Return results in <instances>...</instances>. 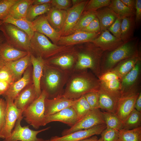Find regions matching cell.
Here are the masks:
<instances>
[{
    "mask_svg": "<svg viewBox=\"0 0 141 141\" xmlns=\"http://www.w3.org/2000/svg\"><path fill=\"white\" fill-rule=\"evenodd\" d=\"M86 69L75 71L69 76L62 95L72 99L78 98L86 93L98 91L101 86L98 78Z\"/></svg>",
    "mask_w": 141,
    "mask_h": 141,
    "instance_id": "6da1fadb",
    "label": "cell"
},
{
    "mask_svg": "<svg viewBox=\"0 0 141 141\" xmlns=\"http://www.w3.org/2000/svg\"><path fill=\"white\" fill-rule=\"evenodd\" d=\"M74 49L77 62L74 72L90 69L98 78L101 75L100 64L104 51L91 42L75 45Z\"/></svg>",
    "mask_w": 141,
    "mask_h": 141,
    "instance_id": "7a4b0ae2",
    "label": "cell"
},
{
    "mask_svg": "<svg viewBox=\"0 0 141 141\" xmlns=\"http://www.w3.org/2000/svg\"><path fill=\"white\" fill-rule=\"evenodd\" d=\"M140 54L141 46L137 37H134L113 50L104 51L100 64L101 75L111 70L124 60Z\"/></svg>",
    "mask_w": 141,
    "mask_h": 141,
    "instance_id": "3957f363",
    "label": "cell"
},
{
    "mask_svg": "<svg viewBox=\"0 0 141 141\" xmlns=\"http://www.w3.org/2000/svg\"><path fill=\"white\" fill-rule=\"evenodd\" d=\"M69 76L63 71L45 62L40 81L42 91L46 92L47 98L50 99L63 95Z\"/></svg>",
    "mask_w": 141,
    "mask_h": 141,
    "instance_id": "277c9868",
    "label": "cell"
},
{
    "mask_svg": "<svg viewBox=\"0 0 141 141\" xmlns=\"http://www.w3.org/2000/svg\"><path fill=\"white\" fill-rule=\"evenodd\" d=\"M31 54L44 60L73 48V46H61L52 43L45 36L35 31L30 40Z\"/></svg>",
    "mask_w": 141,
    "mask_h": 141,
    "instance_id": "5b68a950",
    "label": "cell"
},
{
    "mask_svg": "<svg viewBox=\"0 0 141 141\" xmlns=\"http://www.w3.org/2000/svg\"><path fill=\"white\" fill-rule=\"evenodd\" d=\"M0 31L9 44L17 49L31 53L30 39L25 32L12 24L4 22L0 26Z\"/></svg>",
    "mask_w": 141,
    "mask_h": 141,
    "instance_id": "8992f818",
    "label": "cell"
},
{
    "mask_svg": "<svg viewBox=\"0 0 141 141\" xmlns=\"http://www.w3.org/2000/svg\"><path fill=\"white\" fill-rule=\"evenodd\" d=\"M46 98H48L47 94L42 90L39 96L22 112L26 122L36 129L45 126L44 103Z\"/></svg>",
    "mask_w": 141,
    "mask_h": 141,
    "instance_id": "52a82bcc",
    "label": "cell"
},
{
    "mask_svg": "<svg viewBox=\"0 0 141 141\" xmlns=\"http://www.w3.org/2000/svg\"><path fill=\"white\" fill-rule=\"evenodd\" d=\"M141 88V59L133 68L121 79V96L139 94Z\"/></svg>",
    "mask_w": 141,
    "mask_h": 141,
    "instance_id": "ba28073f",
    "label": "cell"
},
{
    "mask_svg": "<svg viewBox=\"0 0 141 141\" xmlns=\"http://www.w3.org/2000/svg\"><path fill=\"white\" fill-rule=\"evenodd\" d=\"M104 124L105 123L102 112L99 109H92L78 120L73 126L64 130L61 134L62 136H64L77 131L88 129Z\"/></svg>",
    "mask_w": 141,
    "mask_h": 141,
    "instance_id": "9c48e42d",
    "label": "cell"
},
{
    "mask_svg": "<svg viewBox=\"0 0 141 141\" xmlns=\"http://www.w3.org/2000/svg\"><path fill=\"white\" fill-rule=\"evenodd\" d=\"M44 61L47 64L56 67L70 75L73 72L77 62L74 46Z\"/></svg>",
    "mask_w": 141,
    "mask_h": 141,
    "instance_id": "30bf717a",
    "label": "cell"
},
{
    "mask_svg": "<svg viewBox=\"0 0 141 141\" xmlns=\"http://www.w3.org/2000/svg\"><path fill=\"white\" fill-rule=\"evenodd\" d=\"M23 118L22 116L17 120L10 136L4 139L3 141H44L42 138H38L37 135L48 130L50 127L39 130H33L29 128V125L21 126V122Z\"/></svg>",
    "mask_w": 141,
    "mask_h": 141,
    "instance_id": "8fae6325",
    "label": "cell"
},
{
    "mask_svg": "<svg viewBox=\"0 0 141 141\" xmlns=\"http://www.w3.org/2000/svg\"><path fill=\"white\" fill-rule=\"evenodd\" d=\"M5 100L7 106L4 123L0 131V138L3 139L10 136L16 121L22 116L23 112L16 107L13 101L8 98L6 99Z\"/></svg>",
    "mask_w": 141,
    "mask_h": 141,
    "instance_id": "7c38bea8",
    "label": "cell"
},
{
    "mask_svg": "<svg viewBox=\"0 0 141 141\" xmlns=\"http://www.w3.org/2000/svg\"><path fill=\"white\" fill-rule=\"evenodd\" d=\"M89 1L83 0L79 3L73 5L66 10L65 21L61 32V36H67L73 33V29Z\"/></svg>",
    "mask_w": 141,
    "mask_h": 141,
    "instance_id": "4fadbf2b",
    "label": "cell"
},
{
    "mask_svg": "<svg viewBox=\"0 0 141 141\" xmlns=\"http://www.w3.org/2000/svg\"><path fill=\"white\" fill-rule=\"evenodd\" d=\"M106 128L105 124H100L88 129L77 131L62 137L53 136L50 140V141H78L94 135L101 134Z\"/></svg>",
    "mask_w": 141,
    "mask_h": 141,
    "instance_id": "5bb4252c",
    "label": "cell"
},
{
    "mask_svg": "<svg viewBox=\"0 0 141 141\" xmlns=\"http://www.w3.org/2000/svg\"><path fill=\"white\" fill-rule=\"evenodd\" d=\"M98 92L99 96L98 108L115 114L118 101L121 96V92L111 91L101 86Z\"/></svg>",
    "mask_w": 141,
    "mask_h": 141,
    "instance_id": "9a60e30c",
    "label": "cell"
},
{
    "mask_svg": "<svg viewBox=\"0 0 141 141\" xmlns=\"http://www.w3.org/2000/svg\"><path fill=\"white\" fill-rule=\"evenodd\" d=\"M32 23L35 32L44 34L50 39L53 43L57 45L61 36V33L52 27L48 22L45 15L38 16Z\"/></svg>",
    "mask_w": 141,
    "mask_h": 141,
    "instance_id": "2e32d148",
    "label": "cell"
},
{
    "mask_svg": "<svg viewBox=\"0 0 141 141\" xmlns=\"http://www.w3.org/2000/svg\"><path fill=\"white\" fill-rule=\"evenodd\" d=\"M101 32L90 33L81 30L60 38L57 45L61 46H73L82 43L91 42L98 37Z\"/></svg>",
    "mask_w": 141,
    "mask_h": 141,
    "instance_id": "e0dca14e",
    "label": "cell"
},
{
    "mask_svg": "<svg viewBox=\"0 0 141 141\" xmlns=\"http://www.w3.org/2000/svg\"><path fill=\"white\" fill-rule=\"evenodd\" d=\"M91 42L104 51L113 50L125 43L120 38L111 34L107 30L102 31L98 37Z\"/></svg>",
    "mask_w": 141,
    "mask_h": 141,
    "instance_id": "ac0fdd59",
    "label": "cell"
},
{
    "mask_svg": "<svg viewBox=\"0 0 141 141\" xmlns=\"http://www.w3.org/2000/svg\"><path fill=\"white\" fill-rule=\"evenodd\" d=\"M29 66L26 70L22 77L11 84L7 91L2 95L5 99L8 98L14 101L16 97L23 89L32 83V75Z\"/></svg>",
    "mask_w": 141,
    "mask_h": 141,
    "instance_id": "d6986e66",
    "label": "cell"
},
{
    "mask_svg": "<svg viewBox=\"0 0 141 141\" xmlns=\"http://www.w3.org/2000/svg\"><path fill=\"white\" fill-rule=\"evenodd\" d=\"M139 94L121 96L115 114L122 123L135 109V102Z\"/></svg>",
    "mask_w": 141,
    "mask_h": 141,
    "instance_id": "ffe728a7",
    "label": "cell"
},
{
    "mask_svg": "<svg viewBox=\"0 0 141 141\" xmlns=\"http://www.w3.org/2000/svg\"><path fill=\"white\" fill-rule=\"evenodd\" d=\"M74 100L67 98L62 95L52 99L46 98L44 103L45 115L54 114L66 108L71 107Z\"/></svg>",
    "mask_w": 141,
    "mask_h": 141,
    "instance_id": "44dd1931",
    "label": "cell"
},
{
    "mask_svg": "<svg viewBox=\"0 0 141 141\" xmlns=\"http://www.w3.org/2000/svg\"><path fill=\"white\" fill-rule=\"evenodd\" d=\"M76 113L71 107L64 109L54 114L45 116V125L52 122L59 121L67 125L70 127L78 120Z\"/></svg>",
    "mask_w": 141,
    "mask_h": 141,
    "instance_id": "7402d4cb",
    "label": "cell"
},
{
    "mask_svg": "<svg viewBox=\"0 0 141 141\" xmlns=\"http://www.w3.org/2000/svg\"><path fill=\"white\" fill-rule=\"evenodd\" d=\"M37 98L32 83L26 86L19 93L14 99V102L18 108L23 111Z\"/></svg>",
    "mask_w": 141,
    "mask_h": 141,
    "instance_id": "603a6c76",
    "label": "cell"
},
{
    "mask_svg": "<svg viewBox=\"0 0 141 141\" xmlns=\"http://www.w3.org/2000/svg\"><path fill=\"white\" fill-rule=\"evenodd\" d=\"M31 64L33 66L32 73L33 83L38 98L42 92L40 81L43 74L44 60L40 57L36 56L32 54H31Z\"/></svg>",
    "mask_w": 141,
    "mask_h": 141,
    "instance_id": "cb8c5ba5",
    "label": "cell"
},
{
    "mask_svg": "<svg viewBox=\"0 0 141 141\" xmlns=\"http://www.w3.org/2000/svg\"><path fill=\"white\" fill-rule=\"evenodd\" d=\"M31 53L13 61L6 62L5 65L10 69L14 76L15 82L20 79L26 69L31 64Z\"/></svg>",
    "mask_w": 141,
    "mask_h": 141,
    "instance_id": "d4e9b609",
    "label": "cell"
},
{
    "mask_svg": "<svg viewBox=\"0 0 141 141\" xmlns=\"http://www.w3.org/2000/svg\"><path fill=\"white\" fill-rule=\"evenodd\" d=\"M30 53L17 49L9 44L6 41L0 45V56L6 62L18 60L26 56Z\"/></svg>",
    "mask_w": 141,
    "mask_h": 141,
    "instance_id": "484cf974",
    "label": "cell"
},
{
    "mask_svg": "<svg viewBox=\"0 0 141 141\" xmlns=\"http://www.w3.org/2000/svg\"><path fill=\"white\" fill-rule=\"evenodd\" d=\"M95 13L99 20L101 32L107 30L118 17L109 6L100 8Z\"/></svg>",
    "mask_w": 141,
    "mask_h": 141,
    "instance_id": "4316f807",
    "label": "cell"
},
{
    "mask_svg": "<svg viewBox=\"0 0 141 141\" xmlns=\"http://www.w3.org/2000/svg\"><path fill=\"white\" fill-rule=\"evenodd\" d=\"M66 14V10L59 9L52 6L46 15L48 22L52 27L56 31L61 32Z\"/></svg>",
    "mask_w": 141,
    "mask_h": 141,
    "instance_id": "83f0119b",
    "label": "cell"
},
{
    "mask_svg": "<svg viewBox=\"0 0 141 141\" xmlns=\"http://www.w3.org/2000/svg\"><path fill=\"white\" fill-rule=\"evenodd\" d=\"M34 0H18L10 8L9 15L16 19L26 18Z\"/></svg>",
    "mask_w": 141,
    "mask_h": 141,
    "instance_id": "f1b7e54d",
    "label": "cell"
},
{
    "mask_svg": "<svg viewBox=\"0 0 141 141\" xmlns=\"http://www.w3.org/2000/svg\"><path fill=\"white\" fill-rule=\"evenodd\" d=\"M141 59V54L127 58L121 62L111 70L121 79L133 68L138 61Z\"/></svg>",
    "mask_w": 141,
    "mask_h": 141,
    "instance_id": "f546056e",
    "label": "cell"
},
{
    "mask_svg": "<svg viewBox=\"0 0 141 141\" xmlns=\"http://www.w3.org/2000/svg\"><path fill=\"white\" fill-rule=\"evenodd\" d=\"M121 28L120 39L124 43H125L133 38L134 31L136 28L135 16L123 18Z\"/></svg>",
    "mask_w": 141,
    "mask_h": 141,
    "instance_id": "4dcf8cb0",
    "label": "cell"
},
{
    "mask_svg": "<svg viewBox=\"0 0 141 141\" xmlns=\"http://www.w3.org/2000/svg\"><path fill=\"white\" fill-rule=\"evenodd\" d=\"M3 22L12 24L26 32L30 39L32 38L35 31L32 22L26 18L16 19L8 16L3 20Z\"/></svg>",
    "mask_w": 141,
    "mask_h": 141,
    "instance_id": "1f68e13d",
    "label": "cell"
},
{
    "mask_svg": "<svg viewBox=\"0 0 141 141\" xmlns=\"http://www.w3.org/2000/svg\"><path fill=\"white\" fill-rule=\"evenodd\" d=\"M109 6L118 17L122 19L125 17L135 16V12L126 6L121 0H111Z\"/></svg>",
    "mask_w": 141,
    "mask_h": 141,
    "instance_id": "d6a6232c",
    "label": "cell"
},
{
    "mask_svg": "<svg viewBox=\"0 0 141 141\" xmlns=\"http://www.w3.org/2000/svg\"><path fill=\"white\" fill-rule=\"evenodd\" d=\"M71 107L74 110L78 120L80 119L91 110L84 95L78 98L75 99Z\"/></svg>",
    "mask_w": 141,
    "mask_h": 141,
    "instance_id": "836d02e7",
    "label": "cell"
},
{
    "mask_svg": "<svg viewBox=\"0 0 141 141\" xmlns=\"http://www.w3.org/2000/svg\"><path fill=\"white\" fill-rule=\"evenodd\" d=\"M141 127V112L134 109L122 123V129L132 130Z\"/></svg>",
    "mask_w": 141,
    "mask_h": 141,
    "instance_id": "e575fe53",
    "label": "cell"
},
{
    "mask_svg": "<svg viewBox=\"0 0 141 141\" xmlns=\"http://www.w3.org/2000/svg\"><path fill=\"white\" fill-rule=\"evenodd\" d=\"M51 7V3L40 5H32L28 10L26 18L32 22L37 16L47 13Z\"/></svg>",
    "mask_w": 141,
    "mask_h": 141,
    "instance_id": "d590c367",
    "label": "cell"
},
{
    "mask_svg": "<svg viewBox=\"0 0 141 141\" xmlns=\"http://www.w3.org/2000/svg\"><path fill=\"white\" fill-rule=\"evenodd\" d=\"M119 131L117 141H141V127L132 130L121 129Z\"/></svg>",
    "mask_w": 141,
    "mask_h": 141,
    "instance_id": "8d00e7d4",
    "label": "cell"
},
{
    "mask_svg": "<svg viewBox=\"0 0 141 141\" xmlns=\"http://www.w3.org/2000/svg\"><path fill=\"white\" fill-rule=\"evenodd\" d=\"M106 128L118 131L122 129V123L115 113L102 112Z\"/></svg>",
    "mask_w": 141,
    "mask_h": 141,
    "instance_id": "74e56055",
    "label": "cell"
},
{
    "mask_svg": "<svg viewBox=\"0 0 141 141\" xmlns=\"http://www.w3.org/2000/svg\"><path fill=\"white\" fill-rule=\"evenodd\" d=\"M96 17L95 12L83 13L73 29V33L86 27Z\"/></svg>",
    "mask_w": 141,
    "mask_h": 141,
    "instance_id": "f35d334b",
    "label": "cell"
},
{
    "mask_svg": "<svg viewBox=\"0 0 141 141\" xmlns=\"http://www.w3.org/2000/svg\"><path fill=\"white\" fill-rule=\"evenodd\" d=\"M111 2V0H89L83 13L95 12L100 8L109 6Z\"/></svg>",
    "mask_w": 141,
    "mask_h": 141,
    "instance_id": "ab89813d",
    "label": "cell"
},
{
    "mask_svg": "<svg viewBox=\"0 0 141 141\" xmlns=\"http://www.w3.org/2000/svg\"><path fill=\"white\" fill-rule=\"evenodd\" d=\"M18 0H0V21L3 20L9 15L11 7Z\"/></svg>",
    "mask_w": 141,
    "mask_h": 141,
    "instance_id": "60d3db41",
    "label": "cell"
},
{
    "mask_svg": "<svg viewBox=\"0 0 141 141\" xmlns=\"http://www.w3.org/2000/svg\"><path fill=\"white\" fill-rule=\"evenodd\" d=\"M84 96L91 110L99 108V96L98 90L87 93Z\"/></svg>",
    "mask_w": 141,
    "mask_h": 141,
    "instance_id": "b9f144b4",
    "label": "cell"
},
{
    "mask_svg": "<svg viewBox=\"0 0 141 141\" xmlns=\"http://www.w3.org/2000/svg\"><path fill=\"white\" fill-rule=\"evenodd\" d=\"M119 134V131L106 128L101 133V138L102 141H117Z\"/></svg>",
    "mask_w": 141,
    "mask_h": 141,
    "instance_id": "7bdbcfd3",
    "label": "cell"
},
{
    "mask_svg": "<svg viewBox=\"0 0 141 141\" xmlns=\"http://www.w3.org/2000/svg\"><path fill=\"white\" fill-rule=\"evenodd\" d=\"M121 78L108 81L100 82L101 86L108 90L115 92H121Z\"/></svg>",
    "mask_w": 141,
    "mask_h": 141,
    "instance_id": "ee69618b",
    "label": "cell"
},
{
    "mask_svg": "<svg viewBox=\"0 0 141 141\" xmlns=\"http://www.w3.org/2000/svg\"><path fill=\"white\" fill-rule=\"evenodd\" d=\"M7 81L10 85L15 82L13 73L5 64L0 69V81Z\"/></svg>",
    "mask_w": 141,
    "mask_h": 141,
    "instance_id": "f6af8a7d",
    "label": "cell"
},
{
    "mask_svg": "<svg viewBox=\"0 0 141 141\" xmlns=\"http://www.w3.org/2000/svg\"><path fill=\"white\" fill-rule=\"evenodd\" d=\"M122 19L118 17L107 30L115 37L120 38L121 34V23Z\"/></svg>",
    "mask_w": 141,
    "mask_h": 141,
    "instance_id": "bcb514c9",
    "label": "cell"
},
{
    "mask_svg": "<svg viewBox=\"0 0 141 141\" xmlns=\"http://www.w3.org/2000/svg\"><path fill=\"white\" fill-rule=\"evenodd\" d=\"M81 31L90 33H98L101 32L99 22L97 17L86 27Z\"/></svg>",
    "mask_w": 141,
    "mask_h": 141,
    "instance_id": "7dc6e473",
    "label": "cell"
},
{
    "mask_svg": "<svg viewBox=\"0 0 141 141\" xmlns=\"http://www.w3.org/2000/svg\"><path fill=\"white\" fill-rule=\"evenodd\" d=\"M51 4L52 7L59 9L67 10L71 7L72 2L70 0H52Z\"/></svg>",
    "mask_w": 141,
    "mask_h": 141,
    "instance_id": "c3c4849f",
    "label": "cell"
},
{
    "mask_svg": "<svg viewBox=\"0 0 141 141\" xmlns=\"http://www.w3.org/2000/svg\"><path fill=\"white\" fill-rule=\"evenodd\" d=\"M135 22L136 28L140 26L141 21V0H136Z\"/></svg>",
    "mask_w": 141,
    "mask_h": 141,
    "instance_id": "681fc988",
    "label": "cell"
},
{
    "mask_svg": "<svg viewBox=\"0 0 141 141\" xmlns=\"http://www.w3.org/2000/svg\"><path fill=\"white\" fill-rule=\"evenodd\" d=\"M98 78L100 82H103L114 80L120 78L115 72L111 70L101 75Z\"/></svg>",
    "mask_w": 141,
    "mask_h": 141,
    "instance_id": "f907efd6",
    "label": "cell"
},
{
    "mask_svg": "<svg viewBox=\"0 0 141 141\" xmlns=\"http://www.w3.org/2000/svg\"><path fill=\"white\" fill-rule=\"evenodd\" d=\"M6 106V100L0 97V131L4 123Z\"/></svg>",
    "mask_w": 141,
    "mask_h": 141,
    "instance_id": "816d5d0a",
    "label": "cell"
},
{
    "mask_svg": "<svg viewBox=\"0 0 141 141\" xmlns=\"http://www.w3.org/2000/svg\"><path fill=\"white\" fill-rule=\"evenodd\" d=\"M10 84L5 81H0V96L3 95L9 89Z\"/></svg>",
    "mask_w": 141,
    "mask_h": 141,
    "instance_id": "f5cc1de1",
    "label": "cell"
},
{
    "mask_svg": "<svg viewBox=\"0 0 141 141\" xmlns=\"http://www.w3.org/2000/svg\"><path fill=\"white\" fill-rule=\"evenodd\" d=\"M121 1L126 6L135 13L136 0H121Z\"/></svg>",
    "mask_w": 141,
    "mask_h": 141,
    "instance_id": "db71d44e",
    "label": "cell"
},
{
    "mask_svg": "<svg viewBox=\"0 0 141 141\" xmlns=\"http://www.w3.org/2000/svg\"><path fill=\"white\" fill-rule=\"evenodd\" d=\"M135 109L137 111L141 112V92L139 93L136 100Z\"/></svg>",
    "mask_w": 141,
    "mask_h": 141,
    "instance_id": "11a10c76",
    "label": "cell"
},
{
    "mask_svg": "<svg viewBox=\"0 0 141 141\" xmlns=\"http://www.w3.org/2000/svg\"><path fill=\"white\" fill-rule=\"evenodd\" d=\"M52 0H34L32 5H40L51 3Z\"/></svg>",
    "mask_w": 141,
    "mask_h": 141,
    "instance_id": "9f6ffc18",
    "label": "cell"
},
{
    "mask_svg": "<svg viewBox=\"0 0 141 141\" xmlns=\"http://www.w3.org/2000/svg\"><path fill=\"white\" fill-rule=\"evenodd\" d=\"M98 139L96 135H94L89 138L78 141H98Z\"/></svg>",
    "mask_w": 141,
    "mask_h": 141,
    "instance_id": "6f0895ef",
    "label": "cell"
},
{
    "mask_svg": "<svg viewBox=\"0 0 141 141\" xmlns=\"http://www.w3.org/2000/svg\"><path fill=\"white\" fill-rule=\"evenodd\" d=\"M5 41L4 37L2 32L0 31V45L3 42Z\"/></svg>",
    "mask_w": 141,
    "mask_h": 141,
    "instance_id": "680465c9",
    "label": "cell"
},
{
    "mask_svg": "<svg viewBox=\"0 0 141 141\" xmlns=\"http://www.w3.org/2000/svg\"><path fill=\"white\" fill-rule=\"evenodd\" d=\"M6 62L0 56V69L4 65Z\"/></svg>",
    "mask_w": 141,
    "mask_h": 141,
    "instance_id": "91938a15",
    "label": "cell"
},
{
    "mask_svg": "<svg viewBox=\"0 0 141 141\" xmlns=\"http://www.w3.org/2000/svg\"><path fill=\"white\" fill-rule=\"evenodd\" d=\"M83 0H72V2L73 5L77 4L83 1Z\"/></svg>",
    "mask_w": 141,
    "mask_h": 141,
    "instance_id": "94428289",
    "label": "cell"
},
{
    "mask_svg": "<svg viewBox=\"0 0 141 141\" xmlns=\"http://www.w3.org/2000/svg\"><path fill=\"white\" fill-rule=\"evenodd\" d=\"M3 23V21L2 20L0 21V26Z\"/></svg>",
    "mask_w": 141,
    "mask_h": 141,
    "instance_id": "6125c7cd",
    "label": "cell"
},
{
    "mask_svg": "<svg viewBox=\"0 0 141 141\" xmlns=\"http://www.w3.org/2000/svg\"><path fill=\"white\" fill-rule=\"evenodd\" d=\"M98 141H102L101 138H100L98 139Z\"/></svg>",
    "mask_w": 141,
    "mask_h": 141,
    "instance_id": "be15d7a7",
    "label": "cell"
},
{
    "mask_svg": "<svg viewBox=\"0 0 141 141\" xmlns=\"http://www.w3.org/2000/svg\"><path fill=\"white\" fill-rule=\"evenodd\" d=\"M44 141H50V139L45 140Z\"/></svg>",
    "mask_w": 141,
    "mask_h": 141,
    "instance_id": "e7e4bbea",
    "label": "cell"
}]
</instances>
